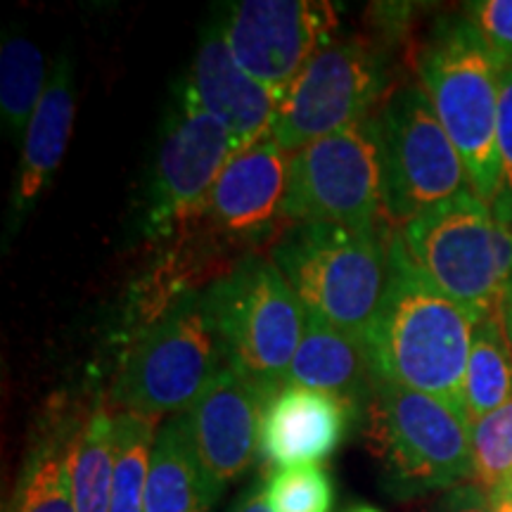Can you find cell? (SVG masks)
I'll return each instance as SVG.
<instances>
[{"mask_svg": "<svg viewBox=\"0 0 512 512\" xmlns=\"http://www.w3.org/2000/svg\"><path fill=\"white\" fill-rule=\"evenodd\" d=\"M389 259L387 292L366 335L377 377L434 396L470 420L465 373L475 320L415 266L399 228L389 233Z\"/></svg>", "mask_w": 512, "mask_h": 512, "instance_id": "1", "label": "cell"}, {"mask_svg": "<svg viewBox=\"0 0 512 512\" xmlns=\"http://www.w3.org/2000/svg\"><path fill=\"white\" fill-rule=\"evenodd\" d=\"M389 233V223L287 226L268 247V259L285 275L306 313L366 339L389 285Z\"/></svg>", "mask_w": 512, "mask_h": 512, "instance_id": "2", "label": "cell"}, {"mask_svg": "<svg viewBox=\"0 0 512 512\" xmlns=\"http://www.w3.org/2000/svg\"><path fill=\"white\" fill-rule=\"evenodd\" d=\"M415 69L463 159L472 190L491 207L501 188L496 128L503 64L463 12L432 24Z\"/></svg>", "mask_w": 512, "mask_h": 512, "instance_id": "3", "label": "cell"}, {"mask_svg": "<svg viewBox=\"0 0 512 512\" xmlns=\"http://www.w3.org/2000/svg\"><path fill=\"white\" fill-rule=\"evenodd\" d=\"M363 432L382 489L399 501L475 482L470 420L434 396L380 380Z\"/></svg>", "mask_w": 512, "mask_h": 512, "instance_id": "4", "label": "cell"}, {"mask_svg": "<svg viewBox=\"0 0 512 512\" xmlns=\"http://www.w3.org/2000/svg\"><path fill=\"white\" fill-rule=\"evenodd\" d=\"M228 366L266 394L287 384L304 335L306 309L264 254L240 256L202 290Z\"/></svg>", "mask_w": 512, "mask_h": 512, "instance_id": "5", "label": "cell"}, {"mask_svg": "<svg viewBox=\"0 0 512 512\" xmlns=\"http://www.w3.org/2000/svg\"><path fill=\"white\" fill-rule=\"evenodd\" d=\"M228 366L202 290L181 294L145 325L110 389L112 406L147 418L185 415Z\"/></svg>", "mask_w": 512, "mask_h": 512, "instance_id": "6", "label": "cell"}, {"mask_svg": "<svg viewBox=\"0 0 512 512\" xmlns=\"http://www.w3.org/2000/svg\"><path fill=\"white\" fill-rule=\"evenodd\" d=\"M380 157L382 221L403 228L470 185L456 145L420 83L394 88L373 112Z\"/></svg>", "mask_w": 512, "mask_h": 512, "instance_id": "7", "label": "cell"}, {"mask_svg": "<svg viewBox=\"0 0 512 512\" xmlns=\"http://www.w3.org/2000/svg\"><path fill=\"white\" fill-rule=\"evenodd\" d=\"M384 48L363 36H335L306 62L280 102L273 140L287 155L344 131L387 98Z\"/></svg>", "mask_w": 512, "mask_h": 512, "instance_id": "8", "label": "cell"}, {"mask_svg": "<svg viewBox=\"0 0 512 512\" xmlns=\"http://www.w3.org/2000/svg\"><path fill=\"white\" fill-rule=\"evenodd\" d=\"M238 155L228 128L185 93L183 83L166 110L157 157L145 192V235L178 240L207 209L226 164Z\"/></svg>", "mask_w": 512, "mask_h": 512, "instance_id": "9", "label": "cell"}, {"mask_svg": "<svg viewBox=\"0 0 512 512\" xmlns=\"http://www.w3.org/2000/svg\"><path fill=\"white\" fill-rule=\"evenodd\" d=\"M408 254L451 302L479 320L494 316L498 294L496 219L475 190L434 204L399 228Z\"/></svg>", "mask_w": 512, "mask_h": 512, "instance_id": "10", "label": "cell"}, {"mask_svg": "<svg viewBox=\"0 0 512 512\" xmlns=\"http://www.w3.org/2000/svg\"><path fill=\"white\" fill-rule=\"evenodd\" d=\"M283 219L287 226H380L382 185L373 114L290 155Z\"/></svg>", "mask_w": 512, "mask_h": 512, "instance_id": "11", "label": "cell"}, {"mask_svg": "<svg viewBox=\"0 0 512 512\" xmlns=\"http://www.w3.org/2000/svg\"><path fill=\"white\" fill-rule=\"evenodd\" d=\"M216 17L240 67L283 98L306 62L337 36V8L318 0H240Z\"/></svg>", "mask_w": 512, "mask_h": 512, "instance_id": "12", "label": "cell"}, {"mask_svg": "<svg viewBox=\"0 0 512 512\" xmlns=\"http://www.w3.org/2000/svg\"><path fill=\"white\" fill-rule=\"evenodd\" d=\"M290 155L273 138L245 147L226 164L197 230L221 249L268 247L287 228L283 202Z\"/></svg>", "mask_w": 512, "mask_h": 512, "instance_id": "13", "label": "cell"}, {"mask_svg": "<svg viewBox=\"0 0 512 512\" xmlns=\"http://www.w3.org/2000/svg\"><path fill=\"white\" fill-rule=\"evenodd\" d=\"M273 396L226 366L185 413L200 463L216 496L245 475L261 448V422Z\"/></svg>", "mask_w": 512, "mask_h": 512, "instance_id": "14", "label": "cell"}, {"mask_svg": "<svg viewBox=\"0 0 512 512\" xmlns=\"http://www.w3.org/2000/svg\"><path fill=\"white\" fill-rule=\"evenodd\" d=\"M183 88L204 112L228 128L238 152L273 138V121L283 95L273 93L240 67L221 34L216 12L202 31Z\"/></svg>", "mask_w": 512, "mask_h": 512, "instance_id": "15", "label": "cell"}, {"mask_svg": "<svg viewBox=\"0 0 512 512\" xmlns=\"http://www.w3.org/2000/svg\"><path fill=\"white\" fill-rule=\"evenodd\" d=\"M351 422L354 415L335 396L285 384L264 411L261 451L280 470L318 465L337 451Z\"/></svg>", "mask_w": 512, "mask_h": 512, "instance_id": "16", "label": "cell"}, {"mask_svg": "<svg viewBox=\"0 0 512 512\" xmlns=\"http://www.w3.org/2000/svg\"><path fill=\"white\" fill-rule=\"evenodd\" d=\"M76 110V81L72 48L64 46L57 57L48 86L31 117L22 140V159L15 188H12L10 221L22 223L24 216L34 209L46 185L53 181L74 126Z\"/></svg>", "mask_w": 512, "mask_h": 512, "instance_id": "17", "label": "cell"}, {"mask_svg": "<svg viewBox=\"0 0 512 512\" xmlns=\"http://www.w3.org/2000/svg\"><path fill=\"white\" fill-rule=\"evenodd\" d=\"M377 382L380 377L370 361L366 339L347 335L306 313L304 335L292 358L287 384L335 396L349 408L358 425L373 399Z\"/></svg>", "mask_w": 512, "mask_h": 512, "instance_id": "18", "label": "cell"}, {"mask_svg": "<svg viewBox=\"0 0 512 512\" xmlns=\"http://www.w3.org/2000/svg\"><path fill=\"white\" fill-rule=\"evenodd\" d=\"M81 422L50 413L24 456L5 512H76L69 456Z\"/></svg>", "mask_w": 512, "mask_h": 512, "instance_id": "19", "label": "cell"}, {"mask_svg": "<svg viewBox=\"0 0 512 512\" xmlns=\"http://www.w3.org/2000/svg\"><path fill=\"white\" fill-rule=\"evenodd\" d=\"M219 496L192 444L188 418L176 415L159 427L152 448L143 512H211Z\"/></svg>", "mask_w": 512, "mask_h": 512, "instance_id": "20", "label": "cell"}, {"mask_svg": "<svg viewBox=\"0 0 512 512\" xmlns=\"http://www.w3.org/2000/svg\"><path fill=\"white\" fill-rule=\"evenodd\" d=\"M114 418L112 408H95L76 430L69 475L76 512H110L114 477Z\"/></svg>", "mask_w": 512, "mask_h": 512, "instance_id": "21", "label": "cell"}, {"mask_svg": "<svg viewBox=\"0 0 512 512\" xmlns=\"http://www.w3.org/2000/svg\"><path fill=\"white\" fill-rule=\"evenodd\" d=\"M46 86V60L36 43L17 29H5L0 48V117L12 143H19L27 133Z\"/></svg>", "mask_w": 512, "mask_h": 512, "instance_id": "22", "label": "cell"}, {"mask_svg": "<svg viewBox=\"0 0 512 512\" xmlns=\"http://www.w3.org/2000/svg\"><path fill=\"white\" fill-rule=\"evenodd\" d=\"M512 399V351L496 316L479 320L472 332L465 373V406L475 425Z\"/></svg>", "mask_w": 512, "mask_h": 512, "instance_id": "23", "label": "cell"}, {"mask_svg": "<svg viewBox=\"0 0 512 512\" xmlns=\"http://www.w3.org/2000/svg\"><path fill=\"white\" fill-rule=\"evenodd\" d=\"M159 420L131 411L114 418V477L110 512H143Z\"/></svg>", "mask_w": 512, "mask_h": 512, "instance_id": "24", "label": "cell"}, {"mask_svg": "<svg viewBox=\"0 0 512 512\" xmlns=\"http://www.w3.org/2000/svg\"><path fill=\"white\" fill-rule=\"evenodd\" d=\"M271 512H332L335 484L323 465H299L273 472L264 484Z\"/></svg>", "mask_w": 512, "mask_h": 512, "instance_id": "25", "label": "cell"}, {"mask_svg": "<svg viewBox=\"0 0 512 512\" xmlns=\"http://www.w3.org/2000/svg\"><path fill=\"white\" fill-rule=\"evenodd\" d=\"M472 448L475 484L491 494L512 472V399L472 425Z\"/></svg>", "mask_w": 512, "mask_h": 512, "instance_id": "26", "label": "cell"}, {"mask_svg": "<svg viewBox=\"0 0 512 512\" xmlns=\"http://www.w3.org/2000/svg\"><path fill=\"white\" fill-rule=\"evenodd\" d=\"M498 164H501V188L496 202L491 204L494 219L512 226V69L503 67L501 100H498V128H496Z\"/></svg>", "mask_w": 512, "mask_h": 512, "instance_id": "27", "label": "cell"}, {"mask_svg": "<svg viewBox=\"0 0 512 512\" xmlns=\"http://www.w3.org/2000/svg\"><path fill=\"white\" fill-rule=\"evenodd\" d=\"M465 15L498 62L512 69V0H475L465 5Z\"/></svg>", "mask_w": 512, "mask_h": 512, "instance_id": "28", "label": "cell"}, {"mask_svg": "<svg viewBox=\"0 0 512 512\" xmlns=\"http://www.w3.org/2000/svg\"><path fill=\"white\" fill-rule=\"evenodd\" d=\"M496 247H498V294L494 316L512 351V226L496 221Z\"/></svg>", "mask_w": 512, "mask_h": 512, "instance_id": "29", "label": "cell"}, {"mask_svg": "<svg viewBox=\"0 0 512 512\" xmlns=\"http://www.w3.org/2000/svg\"><path fill=\"white\" fill-rule=\"evenodd\" d=\"M437 512H494L491 510V496L482 486L460 484L456 489L446 491V496L437 503Z\"/></svg>", "mask_w": 512, "mask_h": 512, "instance_id": "30", "label": "cell"}, {"mask_svg": "<svg viewBox=\"0 0 512 512\" xmlns=\"http://www.w3.org/2000/svg\"><path fill=\"white\" fill-rule=\"evenodd\" d=\"M230 512H271L264 501V486H252V489H247Z\"/></svg>", "mask_w": 512, "mask_h": 512, "instance_id": "31", "label": "cell"}, {"mask_svg": "<svg viewBox=\"0 0 512 512\" xmlns=\"http://www.w3.org/2000/svg\"><path fill=\"white\" fill-rule=\"evenodd\" d=\"M491 510L494 512H512V498L503 491H491Z\"/></svg>", "mask_w": 512, "mask_h": 512, "instance_id": "32", "label": "cell"}, {"mask_svg": "<svg viewBox=\"0 0 512 512\" xmlns=\"http://www.w3.org/2000/svg\"><path fill=\"white\" fill-rule=\"evenodd\" d=\"M494 491H503V494H508L512 498V472H510L508 477H505V482L498 486V489H494Z\"/></svg>", "mask_w": 512, "mask_h": 512, "instance_id": "33", "label": "cell"}, {"mask_svg": "<svg viewBox=\"0 0 512 512\" xmlns=\"http://www.w3.org/2000/svg\"><path fill=\"white\" fill-rule=\"evenodd\" d=\"M349 512H382V510H377V508H370V505H358V508H351Z\"/></svg>", "mask_w": 512, "mask_h": 512, "instance_id": "34", "label": "cell"}]
</instances>
